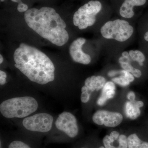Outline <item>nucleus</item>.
<instances>
[{
	"label": "nucleus",
	"mask_w": 148,
	"mask_h": 148,
	"mask_svg": "<svg viewBox=\"0 0 148 148\" xmlns=\"http://www.w3.org/2000/svg\"><path fill=\"white\" fill-rule=\"evenodd\" d=\"M14 60L15 67L31 81L44 85L54 80L53 63L36 48L21 43L14 51Z\"/></svg>",
	"instance_id": "1"
},
{
	"label": "nucleus",
	"mask_w": 148,
	"mask_h": 148,
	"mask_svg": "<svg viewBox=\"0 0 148 148\" xmlns=\"http://www.w3.org/2000/svg\"><path fill=\"white\" fill-rule=\"evenodd\" d=\"M24 19L29 28L53 44L62 46L68 42L69 36L65 29L66 23L54 9H30L24 13Z\"/></svg>",
	"instance_id": "2"
},
{
	"label": "nucleus",
	"mask_w": 148,
	"mask_h": 148,
	"mask_svg": "<svg viewBox=\"0 0 148 148\" xmlns=\"http://www.w3.org/2000/svg\"><path fill=\"white\" fill-rule=\"evenodd\" d=\"M38 108L36 100L29 96L11 98L3 101L0 106L1 113L8 119L25 117Z\"/></svg>",
	"instance_id": "3"
},
{
	"label": "nucleus",
	"mask_w": 148,
	"mask_h": 148,
	"mask_svg": "<svg viewBox=\"0 0 148 148\" xmlns=\"http://www.w3.org/2000/svg\"><path fill=\"white\" fill-rule=\"evenodd\" d=\"M133 31V27L128 21L119 19L108 21L101 29V34L104 38L119 42L128 40Z\"/></svg>",
	"instance_id": "4"
},
{
	"label": "nucleus",
	"mask_w": 148,
	"mask_h": 148,
	"mask_svg": "<svg viewBox=\"0 0 148 148\" xmlns=\"http://www.w3.org/2000/svg\"><path fill=\"white\" fill-rule=\"evenodd\" d=\"M102 7V4L98 1H90L85 4L74 14V25L81 30L92 26L96 21V15L101 10Z\"/></svg>",
	"instance_id": "5"
},
{
	"label": "nucleus",
	"mask_w": 148,
	"mask_h": 148,
	"mask_svg": "<svg viewBox=\"0 0 148 148\" xmlns=\"http://www.w3.org/2000/svg\"><path fill=\"white\" fill-rule=\"evenodd\" d=\"M53 122L52 116L42 113L26 118L22 123L24 127L30 131L46 132L51 129Z\"/></svg>",
	"instance_id": "6"
},
{
	"label": "nucleus",
	"mask_w": 148,
	"mask_h": 148,
	"mask_svg": "<svg viewBox=\"0 0 148 148\" xmlns=\"http://www.w3.org/2000/svg\"><path fill=\"white\" fill-rule=\"evenodd\" d=\"M57 129L63 131L70 138L75 137L78 133V126L75 117L69 112L59 115L55 122Z\"/></svg>",
	"instance_id": "7"
},
{
	"label": "nucleus",
	"mask_w": 148,
	"mask_h": 148,
	"mask_svg": "<svg viewBox=\"0 0 148 148\" xmlns=\"http://www.w3.org/2000/svg\"><path fill=\"white\" fill-rule=\"evenodd\" d=\"M123 119L119 113L101 110L96 112L92 116V121L98 125H104L108 127H115L119 125Z\"/></svg>",
	"instance_id": "8"
},
{
	"label": "nucleus",
	"mask_w": 148,
	"mask_h": 148,
	"mask_svg": "<svg viewBox=\"0 0 148 148\" xmlns=\"http://www.w3.org/2000/svg\"><path fill=\"white\" fill-rule=\"evenodd\" d=\"M85 39L79 38L74 40L69 47V52L75 62L87 65L91 61L90 55L85 53L82 50V46L86 42Z\"/></svg>",
	"instance_id": "9"
},
{
	"label": "nucleus",
	"mask_w": 148,
	"mask_h": 148,
	"mask_svg": "<svg viewBox=\"0 0 148 148\" xmlns=\"http://www.w3.org/2000/svg\"><path fill=\"white\" fill-rule=\"evenodd\" d=\"M105 148H127V138L124 135H120L116 131H112L110 135L103 139Z\"/></svg>",
	"instance_id": "10"
},
{
	"label": "nucleus",
	"mask_w": 148,
	"mask_h": 148,
	"mask_svg": "<svg viewBox=\"0 0 148 148\" xmlns=\"http://www.w3.org/2000/svg\"><path fill=\"white\" fill-rule=\"evenodd\" d=\"M146 1L147 0H125L120 8V14L124 18H132L135 14L133 7L135 6L144 5Z\"/></svg>",
	"instance_id": "11"
},
{
	"label": "nucleus",
	"mask_w": 148,
	"mask_h": 148,
	"mask_svg": "<svg viewBox=\"0 0 148 148\" xmlns=\"http://www.w3.org/2000/svg\"><path fill=\"white\" fill-rule=\"evenodd\" d=\"M116 87L114 84L112 82L106 83L103 88L101 96L97 101V104L102 106L109 99L114 98L115 94Z\"/></svg>",
	"instance_id": "12"
},
{
	"label": "nucleus",
	"mask_w": 148,
	"mask_h": 148,
	"mask_svg": "<svg viewBox=\"0 0 148 148\" xmlns=\"http://www.w3.org/2000/svg\"><path fill=\"white\" fill-rule=\"evenodd\" d=\"M106 79L104 77L101 76H92L87 78L85 81V85L87 86L92 92L94 90H100L103 88L106 84Z\"/></svg>",
	"instance_id": "13"
},
{
	"label": "nucleus",
	"mask_w": 148,
	"mask_h": 148,
	"mask_svg": "<svg viewBox=\"0 0 148 148\" xmlns=\"http://www.w3.org/2000/svg\"><path fill=\"white\" fill-rule=\"evenodd\" d=\"M134 102L127 101L125 103V109L126 116L130 119L133 120L138 118L141 114L140 108L135 105Z\"/></svg>",
	"instance_id": "14"
},
{
	"label": "nucleus",
	"mask_w": 148,
	"mask_h": 148,
	"mask_svg": "<svg viewBox=\"0 0 148 148\" xmlns=\"http://www.w3.org/2000/svg\"><path fill=\"white\" fill-rule=\"evenodd\" d=\"M127 142L128 148H148V143L142 141L135 134L129 135Z\"/></svg>",
	"instance_id": "15"
},
{
	"label": "nucleus",
	"mask_w": 148,
	"mask_h": 148,
	"mask_svg": "<svg viewBox=\"0 0 148 148\" xmlns=\"http://www.w3.org/2000/svg\"><path fill=\"white\" fill-rule=\"evenodd\" d=\"M129 53L133 61H137L140 66H143V62L145 60V57L143 52L139 50H130Z\"/></svg>",
	"instance_id": "16"
},
{
	"label": "nucleus",
	"mask_w": 148,
	"mask_h": 148,
	"mask_svg": "<svg viewBox=\"0 0 148 148\" xmlns=\"http://www.w3.org/2000/svg\"><path fill=\"white\" fill-rule=\"evenodd\" d=\"M82 94L81 96V100L82 102L83 103H86L89 101L90 99V95L92 92L90 91V89L84 85L82 88Z\"/></svg>",
	"instance_id": "17"
},
{
	"label": "nucleus",
	"mask_w": 148,
	"mask_h": 148,
	"mask_svg": "<svg viewBox=\"0 0 148 148\" xmlns=\"http://www.w3.org/2000/svg\"><path fill=\"white\" fill-rule=\"evenodd\" d=\"M113 82L117 84L123 86H126L129 85L130 82L125 78L124 76L121 75L120 77H118L114 78L112 79Z\"/></svg>",
	"instance_id": "18"
},
{
	"label": "nucleus",
	"mask_w": 148,
	"mask_h": 148,
	"mask_svg": "<svg viewBox=\"0 0 148 148\" xmlns=\"http://www.w3.org/2000/svg\"><path fill=\"white\" fill-rule=\"evenodd\" d=\"M8 148H31L27 144L19 141H14L12 142L9 146Z\"/></svg>",
	"instance_id": "19"
},
{
	"label": "nucleus",
	"mask_w": 148,
	"mask_h": 148,
	"mask_svg": "<svg viewBox=\"0 0 148 148\" xmlns=\"http://www.w3.org/2000/svg\"><path fill=\"white\" fill-rule=\"evenodd\" d=\"M120 73L122 75L124 76L125 78L128 80L130 82H132L135 79L133 75L127 71H125V70L120 71Z\"/></svg>",
	"instance_id": "20"
},
{
	"label": "nucleus",
	"mask_w": 148,
	"mask_h": 148,
	"mask_svg": "<svg viewBox=\"0 0 148 148\" xmlns=\"http://www.w3.org/2000/svg\"><path fill=\"white\" fill-rule=\"evenodd\" d=\"M17 9V10L19 12H26L28 10V6L27 4L21 2L18 3Z\"/></svg>",
	"instance_id": "21"
},
{
	"label": "nucleus",
	"mask_w": 148,
	"mask_h": 148,
	"mask_svg": "<svg viewBox=\"0 0 148 148\" xmlns=\"http://www.w3.org/2000/svg\"><path fill=\"white\" fill-rule=\"evenodd\" d=\"M121 66L125 71H127L131 73V71L133 69V67H132L130 64L129 62H126L124 63H122L121 64Z\"/></svg>",
	"instance_id": "22"
},
{
	"label": "nucleus",
	"mask_w": 148,
	"mask_h": 148,
	"mask_svg": "<svg viewBox=\"0 0 148 148\" xmlns=\"http://www.w3.org/2000/svg\"><path fill=\"white\" fill-rule=\"evenodd\" d=\"M7 75L5 72L2 71H0V84L3 85L5 84Z\"/></svg>",
	"instance_id": "23"
},
{
	"label": "nucleus",
	"mask_w": 148,
	"mask_h": 148,
	"mask_svg": "<svg viewBox=\"0 0 148 148\" xmlns=\"http://www.w3.org/2000/svg\"><path fill=\"white\" fill-rule=\"evenodd\" d=\"M131 74L133 75V76L136 77H140L142 75V72L139 69L133 68L132 71L131 72Z\"/></svg>",
	"instance_id": "24"
},
{
	"label": "nucleus",
	"mask_w": 148,
	"mask_h": 148,
	"mask_svg": "<svg viewBox=\"0 0 148 148\" xmlns=\"http://www.w3.org/2000/svg\"><path fill=\"white\" fill-rule=\"evenodd\" d=\"M127 97L130 102L135 101V93L132 91H130L127 93Z\"/></svg>",
	"instance_id": "25"
},
{
	"label": "nucleus",
	"mask_w": 148,
	"mask_h": 148,
	"mask_svg": "<svg viewBox=\"0 0 148 148\" xmlns=\"http://www.w3.org/2000/svg\"><path fill=\"white\" fill-rule=\"evenodd\" d=\"M134 103L138 108H140L144 106V103L141 101H134Z\"/></svg>",
	"instance_id": "26"
},
{
	"label": "nucleus",
	"mask_w": 148,
	"mask_h": 148,
	"mask_svg": "<svg viewBox=\"0 0 148 148\" xmlns=\"http://www.w3.org/2000/svg\"><path fill=\"white\" fill-rule=\"evenodd\" d=\"M122 56H123L124 58H127V59L130 60V56L129 53H128L127 51H124V52H123L122 53Z\"/></svg>",
	"instance_id": "27"
},
{
	"label": "nucleus",
	"mask_w": 148,
	"mask_h": 148,
	"mask_svg": "<svg viewBox=\"0 0 148 148\" xmlns=\"http://www.w3.org/2000/svg\"><path fill=\"white\" fill-rule=\"evenodd\" d=\"M120 73V71H112L109 72L108 73V75L110 77L113 76L117 74H118Z\"/></svg>",
	"instance_id": "28"
},
{
	"label": "nucleus",
	"mask_w": 148,
	"mask_h": 148,
	"mask_svg": "<svg viewBox=\"0 0 148 148\" xmlns=\"http://www.w3.org/2000/svg\"><path fill=\"white\" fill-rule=\"evenodd\" d=\"M144 38L147 41H148V32H146L144 36Z\"/></svg>",
	"instance_id": "29"
},
{
	"label": "nucleus",
	"mask_w": 148,
	"mask_h": 148,
	"mask_svg": "<svg viewBox=\"0 0 148 148\" xmlns=\"http://www.w3.org/2000/svg\"><path fill=\"white\" fill-rule=\"evenodd\" d=\"M3 61V58L2 56L0 55V64H1Z\"/></svg>",
	"instance_id": "30"
},
{
	"label": "nucleus",
	"mask_w": 148,
	"mask_h": 148,
	"mask_svg": "<svg viewBox=\"0 0 148 148\" xmlns=\"http://www.w3.org/2000/svg\"><path fill=\"white\" fill-rule=\"evenodd\" d=\"M14 2L19 3L21 2V0H11Z\"/></svg>",
	"instance_id": "31"
},
{
	"label": "nucleus",
	"mask_w": 148,
	"mask_h": 148,
	"mask_svg": "<svg viewBox=\"0 0 148 148\" xmlns=\"http://www.w3.org/2000/svg\"><path fill=\"white\" fill-rule=\"evenodd\" d=\"M98 148H105V147H100Z\"/></svg>",
	"instance_id": "32"
},
{
	"label": "nucleus",
	"mask_w": 148,
	"mask_h": 148,
	"mask_svg": "<svg viewBox=\"0 0 148 148\" xmlns=\"http://www.w3.org/2000/svg\"><path fill=\"white\" fill-rule=\"evenodd\" d=\"M4 1V0H1V2H3Z\"/></svg>",
	"instance_id": "33"
}]
</instances>
